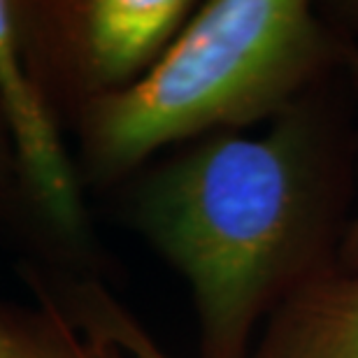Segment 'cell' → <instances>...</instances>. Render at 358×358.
<instances>
[{"mask_svg": "<svg viewBox=\"0 0 358 358\" xmlns=\"http://www.w3.org/2000/svg\"><path fill=\"white\" fill-rule=\"evenodd\" d=\"M317 217L305 142L291 126L205 142L149 184L142 221L191 286L205 358H249L259 319L303 284Z\"/></svg>", "mask_w": 358, "mask_h": 358, "instance_id": "1", "label": "cell"}, {"mask_svg": "<svg viewBox=\"0 0 358 358\" xmlns=\"http://www.w3.org/2000/svg\"><path fill=\"white\" fill-rule=\"evenodd\" d=\"M321 56L324 35L300 0L207 3L138 82L93 107V156L126 170L170 142L270 117Z\"/></svg>", "mask_w": 358, "mask_h": 358, "instance_id": "2", "label": "cell"}, {"mask_svg": "<svg viewBox=\"0 0 358 358\" xmlns=\"http://www.w3.org/2000/svg\"><path fill=\"white\" fill-rule=\"evenodd\" d=\"M0 110L12 133L17 159L35 200L63 233L82 226V203L73 168L49 114L47 100L33 80L10 5L0 0Z\"/></svg>", "mask_w": 358, "mask_h": 358, "instance_id": "3", "label": "cell"}, {"mask_svg": "<svg viewBox=\"0 0 358 358\" xmlns=\"http://www.w3.org/2000/svg\"><path fill=\"white\" fill-rule=\"evenodd\" d=\"M191 5L184 0H96L82 10V42L100 82H124L161 59L182 31Z\"/></svg>", "mask_w": 358, "mask_h": 358, "instance_id": "4", "label": "cell"}, {"mask_svg": "<svg viewBox=\"0 0 358 358\" xmlns=\"http://www.w3.org/2000/svg\"><path fill=\"white\" fill-rule=\"evenodd\" d=\"M249 358H358V275L314 277L293 289Z\"/></svg>", "mask_w": 358, "mask_h": 358, "instance_id": "5", "label": "cell"}, {"mask_svg": "<svg viewBox=\"0 0 358 358\" xmlns=\"http://www.w3.org/2000/svg\"><path fill=\"white\" fill-rule=\"evenodd\" d=\"M87 317L89 324L100 333V338L121 347L133 358H168L128 314L121 312L105 296L91 293L87 303Z\"/></svg>", "mask_w": 358, "mask_h": 358, "instance_id": "6", "label": "cell"}, {"mask_svg": "<svg viewBox=\"0 0 358 358\" xmlns=\"http://www.w3.org/2000/svg\"><path fill=\"white\" fill-rule=\"evenodd\" d=\"M0 358H47V349L38 352L33 347L21 345L5 328H0Z\"/></svg>", "mask_w": 358, "mask_h": 358, "instance_id": "7", "label": "cell"}, {"mask_svg": "<svg viewBox=\"0 0 358 358\" xmlns=\"http://www.w3.org/2000/svg\"><path fill=\"white\" fill-rule=\"evenodd\" d=\"M47 358H89V354L82 352L70 338H63L56 345L47 347Z\"/></svg>", "mask_w": 358, "mask_h": 358, "instance_id": "8", "label": "cell"}, {"mask_svg": "<svg viewBox=\"0 0 358 358\" xmlns=\"http://www.w3.org/2000/svg\"><path fill=\"white\" fill-rule=\"evenodd\" d=\"M345 254H347V259L352 263H358V219H356V224L352 226V231H349V235H347Z\"/></svg>", "mask_w": 358, "mask_h": 358, "instance_id": "9", "label": "cell"}]
</instances>
